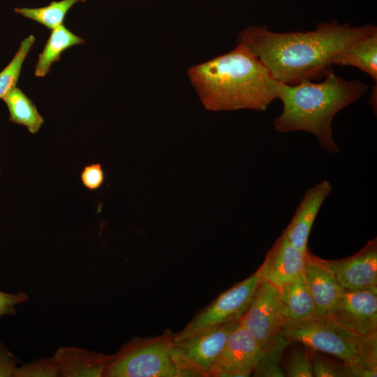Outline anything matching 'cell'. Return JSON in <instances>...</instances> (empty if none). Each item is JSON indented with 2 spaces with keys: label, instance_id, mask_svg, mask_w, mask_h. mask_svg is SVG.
<instances>
[{
  "label": "cell",
  "instance_id": "cell-1",
  "mask_svg": "<svg viewBox=\"0 0 377 377\" xmlns=\"http://www.w3.org/2000/svg\"><path fill=\"white\" fill-rule=\"evenodd\" d=\"M376 29L371 24L351 26L336 20L306 31L278 33L251 25L239 33L237 43L246 46L277 82L295 84L323 79L338 53Z\"/></svg>",
  "mask_w": 377,
  "mask_h": 377
},
{
  "label": "cell",
  "instance_id": "cell-2",
  "mask_svg": "<svg viewBox=\"0 0 377 377\" xmlns=\"http://www.w3.org/2000/svg\"><path fill=\"white\" fill-rule=\"evenodd\" d=\"M188 77L207 110L264 111L277 99L279 82L242 43L192 66Z\"/></svg>",
  "mask_w": 377,
  "mask_h": 377
},
{
  "label": "cell",
  "instance_id": "cell-3",
  "mask_svg": "<svg viewBox=\"0 0 377 377\" xmlns=\"http://www.w3.org/2000/svg\"><path fill=\"white\" fill-rule=\"evenodd\" d=\"M368 88L360 80H347L337 75L333 69L319 82H279L277 99L282 102L283 109L273 121L274 129L280 133H310L324 149L338 154L340 149L333 135V119L339 111L363 96Z\"/></svg>",
  "mask_w": 377,
  "mask_h": 377
},
{
  "label": "cell",
  "instance_id": "cell-4",
  "mask_svg": "<svg viewBox=\"0 0 377 377\" xmlns=\"http://www.w3.org/2000/svg\"><path fill=\"white\" fill-rule=\"evenodd\" d=\"M281 334L290 343L330 354L343 363L377 369V335L360 336L331 318L288 322Z\"/></svg>",
  "mask_w": 377,
  "mask_h": 377
},
{
  "label": "cell",
  "instance_id": "cell-5",
  "mask_svg": "<svg viewBox=\"0 0 377 377\" xmlns=\"http://www.w3.org/2000/svg\"><path fill=\"white\" fill-rule=\"evenodd\" d=\"M174 334L135 337L112 356L105 377H183L171 357Z\"/></svg>",
  "mask_w": 377,
  "mask_h": 377
},
{
  "label": "cell",
  "instance_id": "cell-6",
  "mask_svg": "<svg viewBox=\"0 0 377 377\" xmlns=\"http://www.w3.org/2000/svg\"><path fill=\"white\" fill-rule=\"evenodd\" d=\"M239 323L210 327L173 342L171 357L182 376L209 377L228 336Z\"/></svg>",
  "mask_w": 377,
  "mask_h": 377
},
{
  "label": "cell",
  "instance_id": "cell-7",
  "mask_svg": "<svg viewBox=\"0 0 377 377\" xmlns=\"http://www.w3.org/2000/svg\"><path fill=\"white\" fill-rule=\"evenodd\" d=\"M262 280L258 269L223 293L182 331L174 334L173 342L179 341L210 327L239 321L249 308Z\"/></svg>",
  "mask_w": 377,
  "mask_h": 377
},
{
  "label": "cell",
  "instance_id": "cell-8",
  "mask_svg": "<svg viewBox=\"0 0 377 377\" xmlns=\"http://www.w3.org/2000/svg\"><path fill=\"white\" fill-rule=\"evenodd\" d=\"M239 322L251 332L263 349L265 348L288 322L281 291L262 280Z\"/></svg>",
  "mask_w": 377,
  "mask_h": 377
},
{
  "label": "cell",
  "instance_id": "cell-9",
  "mask_svg": "<svg viewBox=\"0 0 377 377\" xmlns=\"http://www.w3.org/2000/svg\"><path fill=\"white\" fill-rule=\"evenodd\" d=\"M263 348L251 332L239 323L228 336L209 377H248L257 367Z\"/></svg>",
  "mask_w": 377,
  "mask_h": 377
},
{
  "label": "cell",
  "instance_id": "cell-10",
  "mask_svg": "<svg viewBox=\"0 0 377 377\" xmlns=\"http://www.w3.org/2000/svg\"><path fill=\"white\" fill-rule=\"evenodd\" d=\"M329 318L360 336L377 335V288L343 289Z\"/></svg>",
  "mask_w": 377,
  "mask_h": 377
},
{
  "label": "cell",
  "instance_id": "cell-11",
  "mask_svg": "<svg viewBox=\"0 0 377 377\" xmlns=\"http://www.w3.org/2000/svg\"><path fill=\"white\" fill-rule=\"evenodd\" d=\"M343 289L377 288V244L374 239L354 255L341 260H327Z\"/></svg>",
  "mask_w": 377,
  "mask_h": 377
},
{
  "label": "cell",
  "instance_id": "cell-12",
  "mask_svg": "<svg viewBox=\"0 0 377 377\" xmlns=\"http://www.w3.org/2000/svg\"><path fill=\"white\" fill-rule=\"evenodd\" d=\"M306 253L292 245L283 232L258 269L262 279L282 290L303 273Z\"/></svg>",
  "mask_w": 377,
  "mask_h": 377
},
{
  "label": "cell",
  "instance_id": "cell-13",
  "mask_svg": "<svg viewBox=\"0 0 377 377\" xmlns=\"http://www.w3.org/2000/svg\"><path fill=\"white\" fill-rule=\"evenodd\" d=\"M304 275L313 300L316 317H330L343 288L339 283L326 260L307 251Z\"/></svg>",
  "mask_w": 377,
  "mask_h": 377
},
{
  "label": "cell",
  "instance_id": "cell-14",
  "mask_svg": "<svg viewBox=\"0 0 377 377\" xmlns=\"http://www.w3.org/2000/svg\"><path fill=\"white\" fill-rule=\"evenodd\" d=\"M332 189V184L327 180H323L309 188L283 232L289 242L304 253L308 251L307 244L311 228Z\"/></svg>",
  "mask_w": 377,
  "mask_h": 377
},
{
  "label": "cell",
  "instance_id": "cell-15",
  "mask_svg": "<svg viewBox=\"0 0 377 377\" xmlns=\"http://www.w3.org/2000/svg\"><path fill=\"white\" fill-rule=\"evenodd\" d=\"M112 356L74 346L60 347L54 355L64 377H102Z\"/></svg>",
  "mask_w": 377,
  "mask_h": 377
},
{
  "label": "cell",
  "instance_id": "cell-16",
  "mask_svg": "<svg viewBox=\"0 0 377 377\" xmlns=\"http://www.w3.org/2000/svg\"><path fill=\"white\" fill-rule=\"evenodd\" d=\"M377 29L357 39L338 53L333 64L351 66L369 75L377 83Z\"/></svg>",
  "mask_w": 377,
  "mask_h": 377
},
{
  "label": "cell",
  "instance_id": "cell-17",
  "mask_svg": "<svg viewBox=\"0 0 377 377\" xmlns=\"http://www.w3.org/2000/svg\"><path fill=\"white\" fill-rule=\"evenodd\" d=\"M288 322L300 321L316 317L313 300L304 273L280 290Z\"/></svg>",
  "mask_w": 377,
  "mask_h": 377
},
{
  "label": "cell",
  "instance_id": "cell-18",
  "mask_svg": "<svg viewBox=\"0 0 377 377\" xmlns=\"http://www.w3.org/2000/svg\"><path fill=\"white\" fill-rule=\"evenodd\" d=\"M84 38L73 33L64 24L52 30L42 52L38 55L34 73L43 77L50 72L53 63L60 59L61 54L67 49L76 45L84 44Z\"/></svg>",
  "mask_w": 377,
  "mask_h": 377
},
{
  "label": "cell",
  "instance_id": "cell-19",
  "mask_svg": "<svg viewBox=\"0 0 377 377\" xmlns=\"http://www.w3.org/2000/svg\"><path fill=\"white\" fill-rule=\"evenodd\" d=\"M9 121L25 126L31 134H36L44 124V118L36 106L20 88L15 87L3 98Z\"/></svg>",
  "mask_w": 377,
  "mask_h": 377
},
{
  "label": "cell",
  "instance_id": "cell-20",
  "mask_svg": "<svg viewBox=\"0 0 377 377\" xmlns=\"http://www.w3.org/2000/svg\"><path fill=\"white\" fill-rule=\"evenodd\" d=\"M86 0H61L52 1L40 8H15V12L52 30L62 24L68 11L77 3Z\"/></svg>",
  "mask_w": 377,
  "mask_h": 377
},
{
  "label": "cell",
  "instance_id": "cell-21",
  "mask_svg": "<svg viewBox=\"0 0 377 377\" xmlns=\"http://www.w3.org/2000/svg\"><path fill=\"white\" fill-rule=\"evenodd\" d=\"M290 343L281 333L278 334L263 349L257 367L252 374L261 377L285 376V373L280 367V362L283 351Z\"/></svg>",
  "mask_w": 377,
  "mask_h": 377
},
{
  "label": "cell",
  "instance_id": "cell-22",
  "mask_svg": "<svg viewBox=\"0 0 377 377\" xmlns=\"http://www.w3.org/2000/svg\"><path fill=\"white\" fill-rule=\"evenodd\" d=\"M35 40L34 35L23 39L10 62L0 72V99L3 100L16 87L23 63Z\"/></svg>",
  "mask_w": 377,
  "mask_h": 377
},
{
  "label": "cell",
  "instance_id": "cell-23",
  "mask_svg": "<svg viewBox=\"0 0 377 377\" xmlns=\"http://www.w3.org/2000/svg\"><path fill=\"white\" fill-rule=\"evenodd\" d=\"M14 377L61 376V369L54 357L37 360L17 367Z\"/></svg>",
  "mask_w": 377,
  "mask_h": 377
},
{
  "label": "cell",
  "instance_id": "cell-24",
  "mask_svg": "<svg viewBox=\"0 0 377 377\" xmlns=\"http://www.w3.org/2000/svg\"><path fill=\"white\" fill-rule=\"evenodd\" d=\"M286 375L290 377H313L310 351L297 348L290 353L286 362Z\"/></svg>",
  "mask_w": 377,
  "mask_h": 377
},
{
  "label": "cell",
  "instance_id": "cell-25",
  "mask_svg": "<svg viewBox=\"0 0 377 377\" xmlns=\"http://www.w3.org/2000/svg\"><path fill=\"white\" fill-rule=\"evenodd\" d=\"M313 376L344 377L343 363L339 364L310 350Z\"/></svg>",
  "mask_w": 377,
  "mask_h": 377
},
{
  "label": "cell",
  "instance_id": "cell-26",
  "mask_svg": "<svg viewBox=\"0 0 377 377\" xmlns=\"http://www.w3.org/2000/svg\"><path fill=\"white\" fill-rule=\"evenodd\" d=\"M105 172L99 163L85 165L80 173L82 185L89 191H96L104 184Z\"/></svg>",
  "mask_w": 377,
  "mask_h": 377
},
{
  "label": "cell",
  "instance_id": "cell-27",
  "mask_svg": "<svg viewBox=\"0 0 377 377\" xmlns=\"http://www.w3.org/2000/svg\"><path fill=\"white\" fill-rule=\"evenodd\" d=\"M28 300L27 294L24 292L10 294L0 290V317L5 315H15L17 313L15 306Z\"/></svg>",
  "mask_w": 377,
  "mask_h": 377
},
{
  "label": "cell",
  "instance_id": "cell-28",
  "mask_svg": "<svg viewBox=\"0 0 377 377\" xmlns=\"http://www.w3.org/2000/svg\"><path fill=\"white\" fill-rule=\"evenodd\" d=\"M19 360L0 341V377L13 376Z\"/></svg>",
  "mask_w": 377,
  "mask_h": 377
},
{
  "label": "cell",
  "instance_id": "cell-29",
  "mask_svg": "<svg viewBox=\"0 0 377 377\" xmlns=\"http://www.w3.org/2000/svg\"><path fill=\"white\" fill-rule=\"evenodd\" d=\"M344 377H376L377 369L343 363Z\"/></svg>",
  "mask_w": 377,
  "mask_h": 377
},
{
  "label": "cell",
  "instance_id": "cell-30",
  "mask_svg": "<svg viewBox=\"0 0 377 377\" xmlns=\"http://www.w3.org/2000/svg\"><path fill=\"white\" fill-rule=\"evenodd\" d=\"M0 173H1V164H0Z\"/></svg>",
  "mask_w": 377,
  "mask_h": 377
}]
</instances>
